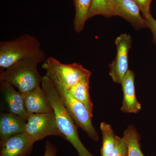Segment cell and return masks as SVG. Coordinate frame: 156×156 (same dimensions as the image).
<instances>
[{
  "mask_svg": "<svg viewBox=\"0 0 156 156\" xmlns=\"http://www.w3.org/2000/svg\"><path fill=\"white\" fill-rule=\"evenodd\" d=\"M45 59L44 52L41 48L37 50L5 70L1 69L0 83L11 84L22 94L40 87L43 77L38 71L37 66Z\"/></svg>",
  "mask_w": 156,
  "mask_h": 156,
  "instance_id": "cell-1",
  "label": "cell"
},
{
  "mask_svg": "<svg viewBox=\"0 0 156 156\" xmlns=\"http://www.w3.org/2000/svg\"><path fill=\"white\" fill-rule=\"evenodd\" d=\"M41 84L51 103L57 126L65 139L76 149L79 156H95L89 152L79 138L75 123L62 103L52 81L45 75L42 78Z\"/></svg>",
  "mask_w": 156,
  "mask_h": 156,
  "instance_id": "cell-2",
  "label": "cell"
},
{
  "mask_svg": "<svg viewBox=\"0 0 156 156\" xmlns=\"http://www.w3.org/2000/svg\"><path fill=\"white\" fill-rule=\"evenodd\" d=\"M41 48L35 37L24 34L12 41L0 42V67L4 70Z\"/></svg>",
  "mask_w": 156,
  "mask_h": 156,
  "instance_id": "cell-3",
  "label": "cell"
},
{
  "mask_svg": "<svg viewBox=\"0 0 156 156\" xmlns=\"http://www.w3.org/2000/svg\"><path fill=\"white\" fill-rule=\"evenodd\" d=\"M42 67L46 71V75L52 82L59 83L67 88L73 87L83 78L92 74L80 63L65 64L52 56L46 59Z\"/></svg>",
  "mask_w": 156,
  "mask_h": 156,
  "instance_id": "cell-4",
  "label": "cell"
},
{
  "mask_svg": "<svg viewBox=\"0 0 156 156\" xmlns=\"http://www.w3.org/2000/svg\"><path fill=\"white\" fill-rule=\"evenodd\" d=\"M53 83L62 103L76 124L86 132L91 139L98 141L99 136L92 124V117L86 107L70 94L66 87L59 83Z\"/></svg>",
  "mask_w": 156,
  "mask_h": 156,
  "instance_id": "cell-5",
  "label": "cell"
},
{
  "mask_svg": "<svg viewBox=\"0 0 156 156\" xmlns=\"http://www.w3.org/2000/svg\"><path fill=\"white\" fill-rule=\"evenodd\" d=\"M25 132L35 142L50 136H59L65 139L57 126L53 112L30 115Z\"/></svg>",
  "mask_w": 156,
  "mask_h": 156,
  "instance_id": "cell-6",
  "label": "cell"
},
{
  "mask_svg": "<svg viewBox=\"0 0 156 156\" xmlns=\"http://www.w3.org/2000/svg\"><path fill=\"white\" fill-rule=\"evenodd\" d=\"M117 48L116 57L109 64V75L115 83L121 84L128 71V53L131 49V35L122 34L115 41Z\"/></svg>",
  "mask_w": 156,
  "mask_h": 156,
  "instance_id": "cell-7",
  "label": "cell"
},
{
  "mask_svg": "<svg viewBox=\"0 0 156 156\" xmlns=\"http://www.w3.org/2000/svg\"><path fill=\"white\" fill-rule=\"evenodd\" d=\"M34 143L25 132L13 135L0 143V156H28Z\"/></svg>",
  "mask_w": 156,
  "mask_h": 156,
  "instance_id": "cell-8",
  "label": "cell"
},
{
  "mask_svg": "<svg viewBox=\"0 0 156 156\" xmlns=\"http://www.w3.org/2000/svg\"><path fill=\"white\" fill-rule=\"evenodd\" d=\"M22 94L29 115L53 112L50 101L41 87Z\"/></svg>",
  "mask_w": 156,
  "mask_h": 156,
  "instance_id": "cell-9",
  "label": "cell"
},
{
  "mask_svg": "<svg viewBox=\"0 0 156 156\" xmlns=\"http://www.w3.org/2000/svg\"><path fill=\"white\" fill-rule=\"evenodd\" d=\"M116 15L128 21L136 30L146 28V21L140 9L132 0H115Z\"/></svg>",
  "mask_w": 156,
  "mask_h": 156,
  "instance_id": "cell-10",
  "label": "cell"
},
{
  "mask_svg": "<svg viewBox=\"0 0 156 156\" xmlns=\"http://www.w3.org/2000/svg\"><path fill=\"white\" fill-rule=\"evenodd\" d=\"M2 92L9 113L17 115L27 121L29 115L26 110L22 93L6 82L1 83Z\"/></svg>",
  "mask_w": 156,
  "mask_h": 156,
  "instance_id": "cell-11",
  "label": "cell"
},
{
  "mask_svg": "<svg viewBox=\"0 0 156 156\" xmlns=\"http://www.w3.org/2000/svg\"><path fill=\"white\" fill-rule=\"evenodd\" d=\"M134 78V73L129 69L121 83L123 99L121 110L122 112L136 113L141 110V104L136 99Z\"/></svg>",
  "mask_w": 156,
  "mask_h": 156,
  "instance_id": "cell-12",
  "label": "cell"
},
{
  "mask_svg": "<svg viewBox=\"0 0 156 156\" xmlns=\"http://www.w3.org/2000/svg\"><path fill=\"white\" fill-rule=\"evenodd\" d=\"M27 121L11 113H2L0 116V143L9 137L25 132Z\"/></svg>",
  "mask_w": 156,
  "mask_h": 156,
  "instance_id": "cell-13",
  "label": "cell"
},
{
  "mask_svg": "<svg viewBox=\"0 0 156 156\" xmlns=\"http://www.w3.org/2000/svg\"><path fill=\"white\" fill-rule=\"evenodd\" d=\"M91 76L83 78L73 87L67 88L73 97L86 107L89 113L93 117V105L89 94V79Z\"/></svg>",
  "mask_w": 156,
  "mask_h": 156,
  "instance_id": "cell-14",
  "label": "cell"
},
{
  "mask_svg": "<svg viewBox=\"0 0 156 156\" xmlns=\"http://www.w3.org/2000/svg\"><path fill=\"white\" fill-rule=\"evenodd\" d=\"M92 0H73L75 10L73 25L76 33L83 31L86 21L89 19L88 14Z\"/></svg>",
  "mask_w": 156,
  "mask_h": 156,
  "instance_id": "cell-15",
  "label": "cell"
},
{
  "mask_svg": "<svg viewBox=\"0 0 156 156\" xmlns=\"http://www.w3.org/2000/svg\"><path fill=\"white\" fill-rule=\"evenodd\" d=\"M123 138L128 147V156H145L141 150V136L134 126H128L123 133Z\"/></svg>",
  "mask_w": 156,
  "mask_h": 156,
  "instance_id": "cell-16",
  "label": "cell"
},
{
  "mask_svg": "<svg viewBox=\"0 0 156 156\" xmlns=\"http://www.w3.org/2000/svg\"><path fill=\"white\" fill-rule=\"evenodd\" d=\"M101 15L105 17L116 16L115 0H92L88 18Z\"/></svg>",
  "mask_w": 156,
  "mask_h": 156,
  "instance_id": "cell-17",
  "label": "cell"
},
{
  "mask_svg": "<svg viewBox=\"0 0 156 156\" xmlns=\"http://www.w3.org/2000/svg\"><path fill=\"white\" fill-rule=\"evenodd\" d=\"M100 128L102 134L101 156H110L115 147L116 135L109 124L102 122Z\"/></svg>",
  "mask_w": 156,
  "mask_h": 156,
  "instance_id": "cell-18",
  "label": "cell"
},
{
  "mask_svg": "<svg viewBox=\"0 0 156 156\" xmlns=\"http://www.w3.org/2000/svg\"><path fill=\"white\" fill-rule=\"evenodd\" d=\"M110 156H128V147L123 137L116 136L115 147Z\"/></svg>",
  "mask_w": 156,
  "mask_h": 156,
  "instance_id": "cell-19",
  "label": "cell"
},
{
  "mask_svg": "<svg viewBox=\"0 0 156 156\" xmlns=\"http://www.w3.org/2000/svg\"><path fill=\"white\" fill-rule=\"evenodd\" d=\"M138 6L144 17L146 19L150 15V6L152 0H132Z\"/></svg>",
  "mask_w": 156,
  "mask_h": 156,
  "instance_id": "cell-20",
  "label": "cell"
},
{
  "mask_svg": "<svg viewBox=\"0 0 156 156\" xmlns=\"http://www.w3.org/2000/svg\"><path fill=\"white\" fill-rule=\"evenodd\" d=\"M145 19L147 27L150 29L152 33L154 43L156 44V20L151 14Z\"/></svg>",
  "mask_w": 156,
  "mask_h": 156,
  "instance_id": "cell-21",
  "label": "cell"
},
{
  "mask_svg": "<svg viewBox=\"0 0 156 156\" xmlns=\"http://www.w3.org/2000/svg\"><path fill=\"white\" fill-rule=\"evenodd\" d=\"M57 149L53 144L49 140L45 143V152L44 156H56Z\"/></svg>",
  "mask_w": 156,
  "mask_h": 156,
  "instance_id": "cell-22",
  "label": "cell"
}]
</instances>
